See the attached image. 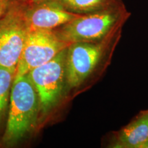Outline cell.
Masks as SVG:
<instances>
[{
    "label": "cell",
    "mask_w": 148,
    "mask_h": 148,
    "mask_svg": "<svg viewBox=\"0 0 148 148\" xmlns=\"http://www.w3.org/2000/svg\"><path fill=\"white\" fill-rule=\"evenodd\" d=\"M79 15L66 10L58 0H49L35 3L23 18L29 31L53 30Z\"/></svg>",
    "instance_id": "cell-7"
},
{
    "label": "cell",
    "mask_w": 148,
    "mask_h": 148,
    "mask_svg": "<svg viewBox=\"0 0 148 148\" xmlns=\"http://www.w3.org/2000/svg\"><path fill=\"white\" fill-rule=\"evenodd\" d=\"M113 36L97 42H77L68 46L65 58L66 85L73 88L84 82L104 56Z\"/></svg>",
    "instance_id": "cell-4"
},
{
    "label": "cell",
    "mask_w": 148,
    "mask_h": 148,
    "mask_svg": "<svg viewBox=\"0 0 148 148\" xmlns=\"http://www.w3.org/2000/svg\"><path fill=\"white\" fill-rule=\"evenodd\" d=\"M130 13L123 3L91 13L79 14L55 31L63 41L71 44L77 42H97L114 36Z\"/></svg>",
    "instance_id": "cell-1"
},
{
    "label": "cell",
    "mask_w": 148,
    "mask_h": 148,
    "mask_svg": "<svg viewBox=\"0 0 148 148\" xmlns=\"http://www.w3.org/2000/svg\"><path fill=\"white\" fill-rule=\"evenodd\" d=\"M148 140V110L119 132L114 147L140 148Z\"/></svg>",
    "instance_id": "cell-8"
},
{
    "label": "cell",
    "mask_w": 148,
    "mask_h": 148,
    "mask_svg": "<svg viewBox=\"0 0 148 148\" xmlns=\"http://www.w3.org/2000/svg\"><path fill=\"white\" fill-rule=\"evenodd\" d=\"M16 71L0 66V119L8 107Z\"/></svg>",
    "instance_id": "cell-10"
},
{
    "label": "cell",
    "mask_w": 148,
    "mask_h": 148,
    "mask_svg": "<svg viewBox=\"0 0 148 148\" xmlns=\"http://www.w3.org/2000/svg\"><path fill=\"white\" fill-rule=\"evenodd\" d=\"M8 5V0H0V19L2 17Z\"/></svg>",
    "instance_id": "cell-11"
},
{
    "label": "cell",
    "mask_w": 148,
    "mask_h": 148,
    "mask_svg": "<svg viewBox=\"0 0 148 148\" xmlns=\"http://www.w3.org/2000/svg\"><path fill=\"white\" fill-rule=\"evenodd\" d=\"M33 3H40V2H43V1H49V0H31Z\"/></svg>",
    "instance_id": "cell-12"
},
{
    "label": "cell",
    "mask_w": 148,
    "mask_h": 148,
    "mask_svg": "<svg viewBox=\"0 0 148 148\" xmlns=\"http://www.w3.org/2000/svg\"><path fill=\"white\" fill-rule=\"evenodd\" d=\"M38 111V95L27 74L14 77L3 142L15 143L23 138L34 127Z\"/></svg>",
    "instance_id": "cell-2"
},
{
    "label": "cell",
    "mask_w": 148,
    "mask_h": 148,
    "mask_svg": "<svg viewBox=\"0 0 148 148\" xmlns=\"http://www.w3.org/2000/svg\"><path fill=\"white\" fill-rule=\"evenodd\" d=\"M29 29L23 14L9 10L0 19V66L16 71Z\"/></svg>",
    "instance_id": "cell-6"
},
{
    "label": "cell",
    "mask_w": 148,
    "mask_h": 148,
    "mask_svg": "<svg viewBox=\"0 0 148 148\" xmlns=\"http://www.w3.org/2000/svg\"><path fill=\"white\" fill-rule=\"evenodd\" d=\"M69 45L59 38L55 31H29L15 76L27 74L34 68L49 62Z\"/></svg>",
    "instance_id": "cell-5"
},
{
    "label": "cell",
    "mask_w": 148,
    "mask_h": 148,
    "mask_svg": "<svg viewBox=\"0 0 148 148\" xmlns=\"http://www.w3.org/2000/svg\"><path fill=\"white\" fill-rule=\"evenodd\" d=\"M66 49L49 62L37 66L27 73L37 92L39 111L45 114L60 100L66 85L65 58Z\"/></svg>",
    "instance_id": "cell-3"
},
{
    "label": "cell",
    "mask_w": 148,
    "mask_h": 148,
    "mask_svg": "<svg viewBox=\"0 0 148 148\" xmlns=\"http://www.w3.org/2000/svg\"><path fill=\"white\" fill-rule=\"evenodd\" d=\"M66 10L84 14L106 10L121 4V0H58Z\"/></svg>",
    "instance_id": "cell-9"
}]
</instances>
